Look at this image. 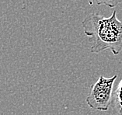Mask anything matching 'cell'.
Wrapping results in <instances>:
<instances>
[{
	"mask_svg": "<svg viewBox=\"0 0 122 115\" xmlns=\"http://www.w3.org/2000/svg\"><path fill=\"white\" fill-rule=\"evenodd\" d=\"M114 10L112 15L104 17L97 13H92L82 22L85 35L93 38L90 51L98 54L111 50L117 55L122 50V22Z\"/></svg>",
	"mask_w": 122,
	"mask_h": 115,
	"instance_id": "obj_1",
	"label": "cell"
},
{
	"mask_svg": "<svg viewBox=\"0 0 122 115\" xmlns=\"http://www.w3.org/2000/svg\"><path fill=\"white\" fill-rule=\"evenodd\" d=\"M117 75L106 78L100 75L97 81L90 86L86 103L92 110L107 111L111 105L113 89Z\"/></svg>",
	"mask_w": 122,
	"mask_h": 115,
	"instance_id": "obj_2",
	"label": "cell"
},
{
	"mask_svg": "<svg viewBox=\"0 0 122 115\" xmlns=\"http://www.w3.org/2000/svg\"><path fill=\"white\" fill-rule=\"evenodd\" d=\"M111 107L114 115H122V79L113 92Z\"/></svg>",
	"mask_w": 122,
	"mask_h": 115,
	"instance_id": "obj_3",
	"label": "cell"
},
{
	"mask_svg": "<svg viewBox=\"0 0 122 115\" xmlns=\"http://www.w3.org/2000/svg\"><path fill=\"white\" fill-rule=\"evenodd\" d=\"M91 6L93 5H105L109 8L116 7L122 3V0H87Z\"/></svg>",
	"mask_w": 122,
	"mask_h": 115,
	"instance_id": "obj_4",
	"label": "cell"
}]
</instances>
